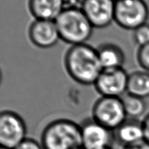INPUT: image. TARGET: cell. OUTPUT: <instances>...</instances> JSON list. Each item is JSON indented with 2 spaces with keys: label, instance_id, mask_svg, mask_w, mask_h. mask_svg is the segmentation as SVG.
Returning a JSON list of instances; mask_svg holds the SVG:
<instances>
[{
  "label": "cell",
  "instance_id": "603a6c76",
  "mask_svg": "<svg viewBox=\"0 0 149 149\" xmlns=\"http://www.w3.org/2000/svg\"><path fill=\"white\" fill-rule=\"evenodd\" d=\"M115 1H116V0H115Z\"/></svg>",
  "mask_w": 149,
  "mask_h": 149
},
{
  "label": "cell",
  "instance_id": "3957f363",
  "mask_svg": "<svg viewBox=\"0 0 149 149\" xmlns=\"http://www.w3.org/2000/svg\"><path fill=\"white\" fill-rule=\"evenodd\" d=\"M61 40L73 45L85 44L94 27L81 9L66 7L55 20Z\"/></svg>",
  "mask_w": 149,
  "mask_h": 149
},
{
  "label": "cell",
  "instance_id": "6da1fadb",
  "mask_svg": "<svg viewBox=\"0 0 149 149\" xmlns=\"http://www.w3.org/2000/svg\"><path fill=\"white\" fill-rule=\"evenodd\" d=\"M64 63L70 77L84 85L94 84L103 71L97 49L86 43L71 46L65 53Z\"/></svg>",
  "mask_w": 149,
  "mask_h": 149
},
{
  "label": "cell",
  "instance_id": "5bb4252c",
  "mask_svg": "<svg viewBox=\"0 0 149 149\" xmlns=\"http://www.w3.org/2000/svg\"><path fill=\"white\" fill-rule=\"evenodd\" d=\"M127 93L145 99L149 97V72L134 71L129 74Z\"/></svg>",
  "mask_w": 149,
  "mask_h": 149
},
{
  "label": "cell",
  "instance_id": "7a4b0ae2",
  "mask_svg": "<svg viewBox=\"0 0 149 149\" xmlns=\"http://www.w3.org/2000/svg\"><path fill=\"white\" fill-rule=\"evenodd\" d=\"M41 144L44 149H82L81 127L69 119H56L44 129Z\"/></svg>",
  "mask_w": 149,
  "mask_h": 149
},
{
  "label": "cell",
  "instance_id": "7402d4cb",
  "mask_svg": "<svg viewBox=\"0 0 149 149\" xmlns=\"http://www.w3.org/2000/svg\"><path fill=\"white\" fill-rule=\"evenodd\" d=\"M106 149H112L111 147H110V148H106Z\"/></svg>",
  "mask_w": 149,
  "mask_h": 149
},
{
  "label": "cell",
  "instance_id": "ba28073f",
  "mask_svg": "<svg viewBox=\"0 0 149 149\" xmlns=\"http://www.w3.org/2000/svg\"><path fill=\"white\" fill-rule=\"evenodd\" d=\"M82 149H106L110 148L114 140L113 131L94 119H86L81 125Z\"/></svg>",
  "mask_w": 149,
  "mask_h": 149
},
{
  "label": "cell",
  "instance_id": "9a60e30c",
  "mask_svg": "<svg viewBox=\"0 0 149 149\" xmlns=\"http://www.w3.org/2000/svg\"><path fill=\"white\" fill-rule=\"evenodd\" d=\"M127 116L132 119H138L146 110L145 100L126 93L121 97Z\"/></svg>",
  "mask_w": 149,
  "mask_h": 149
},
{
  "label": "cell",
  "instance_id": "ffe728a7",
  "mask_svg": "<svg viewBox=\"0 0 149 149\" xmlns=\"http://www.w3.org/2000/svg\"><path fill=\"white\" fill-rule=\"evenodd\" d=\"M123 149H149V144L146 141H142L137 143L124 146Z\"/></svg>",
  "mask_w": 149,
  "mask_h": 149
},
{
  "label": "cell",
  "instance_id": "30bf717a",
  "mask_svg": "<svg viewBox=\"0 0 149 149\" xmlns=\"http://www.w3.org/2000/svg\"><path fill=\"white\" fill-rule=\"evenodd\" d=\"M31 42L37 47L47 49L55 46L61 39L55 21L35 20L29 29Z\"/></svg>",
  "mask_w": 149,
  "mask_h": 149
},
{
  "label": "cell",
  "instance_id": "9c48e42d",
  "mask_svg": "<svg viewBox=\"0 0 149 149\" xmlns=\"http://www.w3.org/2000/svg\"><path fill=\"white\" fill-rule=\"evenodd\" d=\"M115 0H84L81 10L94 28L108 27L114 20Z\"/></svg>",
  "mask_w": 149,
  "mask_h": 149
},
{
  "label": "cell",
  "instance_id": "2e32d148",
  "mask_svg": "<svg viewBox=\"0 0 149 149\" xmlns=\"http://www.w3.org/2000/svg\"><path fill=\"white\" fill-rule=\"evenodd\" d=\"M133 39L139 47L149 43L148 23H145L133 31Z\"/></svg>",
  "mask_w": 149,
  "mask_h": 149
},
{
  "label": "cell",
  "instance_id": "52a82bcc",
  "mask_svg": "<svg viewBox=\"0 0 149 149\" xmlns=\"http://www.w3.org/2000/svg\"><path fill=\"white\" fill-rule=\"evenodd\" d=\"M128 77L123 68L103 69L94 85L103 97H121L127 91Z\"/></svg>",
  "mask_w": 149,
  "mask_h": 149
},
{
  "label": "cell",
  "instance_id": "4fadbf2b",
  "mask_svg": "<svg viewBox=\"0 0 149 149\" xmlns=\"http://www.w3.org/2000/svg\"><path fill=\"white\" fill-rule=\"evenodd\" d=\"M99 61L103 69L123 68L125 54L122 49L113 43H104L97 49Z\"/></svg>",
  "mask_w": 149,
  "mask_h": 149
},
{
  "label": "cell",
  "instance_id": "ac0fdd59",
  "mask_svg": "<svg viewBox=\"0 0 149 149\" xmlns=\"http://www.w3.org/2000/svg\"><path fill=\"white\" fill-rule=\"evenodd\" d=\"M15 149H44L42 144L31 138H26Z\"/></svg>",
  "mask_w": 149,
  "mask_h": 149
},
{
  "label": "cell",
  "instance_id": "7c38bea8",
  "mask_svg": "<svg viewBox=\"0 0 149 149\" xmlns=\"http://www.w3.org/2000/svg\"><path fill=\"white\" fill-rule=\"evenodd\" d=\"M114 139L124 146L144 141L142 121L138 119H127L113 131Z\"/></svg>",
  "mask_w": 149,
  "mask_h": 149
},
{
  "label": "cell",
  "instance_id": "277c9868",
  "mask_svg": "<svg viewBox=\"0 0 149 149\" xmlns=\"http://www.w3.org/2000/svg\"><path fill=\"white\" fill-rule=\"evenodd\" d=\"M148 7L144 0H116L114 21L127 30L138 29L147 23Z\"/></svg>",
  "mask_w": 149,
  "mask_h": 149
},
{
  "label": "cell",
  "instance_id": "e0dca14e",
  "mask_svg": "<svg viewBox=\"0 0 149 149\" xmlns=\"http://www.w3.org/2000/svg\"><path fill=\"white\" fill-rule=\"evenodd\" d=\"M137 60L141 68L149 72V43L139 47L137 53Z\"/></svg>",
  "mask_w": 149,
  "mask_h": 149
},
{
  "label": "cell",
  "instance_id": "8fae6325",
  "mask_svg": "<svg viewBox=\"0 0 149 149\" xmlns=\"http://www.w3.org/2000/svg\"><path fill=\"white\" fill-rule=\"evenodd\" d=\"M65 0H29V9L35 20L55 21L65 8Z\"/></svg>",
  "mask_w": 149,
  "mask_h": 149
},
{
  "label": "cell",
  "instance_id": "8992f818",
  "mask_svg": "<svg viewBox=\"0 0 149 149\" xmlns=\"http://www.w3.org/2000/svg\"><path fill=\"white\" fill-rule=\"evenodd\" d=\"M27 129L23 118L12 111H4L0 115L1 147L15 149L26 138Z\"/></svg>",
  "mask_w": 149,
  "mask_h": 149
},
{
  "label": "cell",
  "instance_id": "d6986e66",
  "mask_svg": "<svg viewBox=\"0 0 149 149\" xmlns=\"http://www.w3.org/2000/svg\"><path fill=\"white\" fill-rule=\"evenodd\" d=\"M142 122L144 132V141L149 144V113L145 116Z\"/></svg>",
  "mask_w": 149,
  "mask_h": 149
},
{
  "label": "cell",
  "instance_id": "44dd1931",
  "mask_svg": "<svg viewBox=\"0 0 149 149\" xmlns=\"http://www.w3.org/2000/svg\"><path fill=\"white\" fill-rule=\"evenodd\" d=\"M0 149H9V148H4V147H1V148Z\"/></svg>",
  "mask_w": 149,
  "mask_h": 149
},
{
  "label": "cell",
  "instance_id": "5b68a950",
  "mask_svg": "<svg viewBox=\"0 0 149 149\" xmlns=\"http://www.w3.org/2000/svg\"><path fill=\"white\" fill-rule=\"evenodd\" d=\"M127 117L121 97L102 96L93 108V119L112 131L119 127Z\"/></svg>",
  "mask_w": 149,
  "mask_h": 149
}]
</instances>
